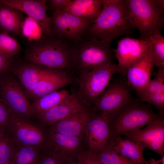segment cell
I'll return each mask as SVG.
<instances>
[{"label":"cell","instance_id":"603a6c76","mask_svg":"<svg viewBox=\"0 0 164 164\" xmlns=\"http://www.w3.org/2000/svg\"><path fill=\"white\" fill-rule=\"evenodd\" d=\"M102 9V0H69L63 10L92 22Z\"/></svg>","mask_w":164,"mask_h":164},{"label":"cell","instance_id":"e0dca14e","mask_svg":"<svg viewBox=\"0 0 164 164\" xmlns=\"http://www.w3.org/2000/svg\"><path fill=\"white\" fill-rule=\"evenodd\" d=\"M153 66L147 54L132 64L126 72L127 84L135 89L140 100L144 97L151 80Z\"/></svg>","mask_w":164,"mask_h":164},{"label":"cell","instance_id":"cb8c5ba5","mask_svg":"<svg viewBox=\"0 0 164 164\" xmlns=\"http://www.w3.org/2000/svg\"><path fill=\"white\" fill-rule=\"evenodd\" d=\"M70 94L65 90H58L34 100L31 105L35 115L41 114L59 104Z\"/></svg>","mask_w":164,"mask_h":164},{"label":"cell","instance_id":"83f0119b","mask_svg":"<svg viewBox=\"0 0 164 164\" xmlns=\"http://www.w3.org/2000/svg\"><path fill=\"white\" fill-rule=\"evenodd\" d=\"M21 48L16 39L0 31V53L8 57L14 58Z\"/></svg>","mask_w":164,"mask_h":164},{"label":"cell","instance_id":"d590c367","mask_svg":"<svg viewBox=\"0 0 164 164\" xmlns=\"http://www.w3.org/2000/svg\"><path fill=\"white\" fill-rule=\"evenodd\" d=\"M64 161L53 154L44 151L38 164H62Z\"/></svg>","mask_w":164,"mask_h":164},{"label":"cell","instance_id":"d6986e66","mask_svg":"<svg viewBox=\"0 0 164 164\" xmlns=\"http://www.w3.org/2000/svg\"><path fill=\"white\" fill-rule=\"evenodd\" d=\"M49 67L25 62H16L10 69L28 95L34 89Z\"/></svg>","mask_w":164,"mask_h":164},{"label":"cell","instance_id":"2e32d148","mask_svg":"<svg viewBox=\"0 0 164 164\" xmlns=\"http://www.w3.org/2000/svg\"><path fill=\"white\" fill-rule=\"evenodd\" d=\"M6 4L22 11L35 19L41 27L44 35L53 37L50 18L46 12L45 0H2Z\"/></svg>","mask_w":164,"mask_h":164},{"label":"cell","instance_id":"ba28073f","mask_svg":"<svg viewBox=\"0 0 164 164\" xmlns=\"http://www.w3.org/2000/svg\"><path fill=\"white\" fill-rule=\"evenodd\" d=\"M8 132L17 145L28 146L43 150L46 132L29 120L20 117L10 111Z\"/></svg>","mask_w":164,"mask_h":164},{"label":"cell","instance_id":"5b68a950","mask_svg":"<svg viewBox=\"0 0 164 164\" xmlns=\"http://www.w3.org/2000/svg\"><path fill=\"white\" fill-rule=\"evenodd\" d=\"M150 104L132 100L109 119L111 138L121 136L140 129L158 115Z\"/></svg>","mask_w":164,"mask_h":164},{"label":"cell","instance_id":"9c48e42d","mask_svg":"<svg viewBox=\"0 0 164 164\" xmlns=\"http://www.w3.org/2000/svg\"><path fill=\"white\" fill-rule=\"evenodd\" d=\"M50 17L54 36L72 44L81 38L85 30L92 22L64 10L52 13Z\"/></svg>","mask_w":164,"mask_h":164},{"label":"cell","instance_id":"6da1fadb","mask_svg":"<svg viewBox=\"0 0 164 164\" xmlns=\"http://www.w3.org/2000/svg\"><path fill=\"white\" fill-rule=\"evenodd\" d=\"M135 28L128 0H102L101 11L86 28L81 38L111 43L119 37L132 34Z\"/></svg>","mask_w":164,"mask_h":164},{"label":"cell","instance_id":"f546056e","mask_svg":"<svg viewBox=\"0 0 164 164\" xmlns=\"http://www.w3.org/2000/svg\"><path fill=\"white\" fill-rule=\"evenodd\" d=\"M9 133L0 139V164L12 159L16 147Z\"/></svg>","mask_w":164,"mask_h":164},{"label":"cell","instance_id":"1f68e13d","mask_svg":"<svg viewBox=\"0 0 164 164\" xmlns=\"http://www.w3.org/2000/svg\"><path fill=\"white\" fill-rule=\"evenodd\" d=\"M140 101L153 105L158 110L159 114L164 115V89L151 95Z\"/></svg>","mask_w":164,"mask_h":164},{"label":"cell","instance_id":"60d3db41","mask_svg":"<svg viewBox=\"0 0 164 164\" xmlns=\"http://www.w3.org/2000/svg\"><path fill=\"white\" fill-rule=\"evenodd\" d=\"M0 164H13L12 161L11 160L7 162Z\"/></svg>","mask_w":164,"mask_h":164},{"label":"cell","instance_id":"e575fe53","mask_svg":"<svg viewBox=\"0 0 164 164\" xmlns=\"http://www.w3.org/2000/svg\"><path fill=\"white\" fill-rule=\"evenodd\" d=\"M16 61L14 58H9L0 53V77L10 71Z\"/></svg>","mask_w":164,"mask_h":164},{"label":"cell","instance_id":"5bb4252c","mask_svg":"<svg viewBox=\"0 0 164 164\" xmlns=\"http://www.w3.org/2000/svg\"><path fill=\"white\" fill-rule=\"evenodd\" d=\"M81 138L49 130L46 132L43 151L53 154L64 160L75 158L80 151Z\"/></svg>","mask_w":164,"mask_h":164},{"label":"cell","instance_id":"3957f363","mask_svg":"<svg viewBox=\"0 0 164 164\" xmlns=\"http://www.w3.org/2000/svg\"><path fill=\"white\" fill-rule=\"evenodd\" d=\"M73 70L78 77L99 66L114 62L110 43L81 38L73 44Z\"/></svg>","mask_w":164,"mask_h":164},{"label":"cell","instance_id":"836d02e7","mask_svg":"<svg viewBox=\"0 0 164 164\" xmlns=\"http://www.w3.org/2000/svg\"><path fill=\"white\" fill-rule=\"evenodd\" d=\"M10 117V110L0 100V128L6 133L8 130Z\"/></svg>","mask_w":164,"mask_h":164},{"label":"cell","instance_id":"f35d334b","mask_svg":"<svg viewBox=\"0 0 164 164\" xmlns=\"http://www.w3.org/2000/svg\"><path fill=\"white\" fill-rule=\"evenodd\" d=\"M62 164H78L75 158H72L67 159L64 161Z\"/></svg>","mask_w":164,"mask_h":164},{"label":"cell","instance_id":"f1b7e54d","mask_svg":"<svg viewBox=\"0 0 164 164\" xmlns=\"http://www.w3.org/2000/svg\"><path fill=\"white\" fill-rule=\"evenodd\" d=\"M22 36L29 41L39 39L43 35L42 29L33 19L28 16L24 19L22 28Z\"/></svg>","mask_w":164,"mask_h":164},{"label":"cell","instance_id":"7a4b0ae2","mask_svg":"<svg viewBox=\"0 0 164 164\" xmlns=\"http://www.w3.org/2000/svg\"><path fill=\"white\" fill-rule=\"evenodd\" d=\"M73 44L60 38L43 36L29 41L24 55V62L73 72Z\"/></svg>","mask_w":164,"mask_h":164},{"label":"cell","instance_id":"7c38bea8","mask_svg":"<svg viewBox=\"0 0 164 164\" xmlns=\"http://www.w3.org/2000/svg\"><path fill=\"white\" fill-rule=\"evenodd\" d=\"M145 128L124 135L125 138L134 141L145 148L151 149L162 157L164 156V115L157 116Z\"/></svg>","mask_w":164,"mask_h":164},{"label":"cell","instance_id":"4316f807","mask_svg":"<svg viewBox=\"0 0 164 164\" xmlns=\"http://www.w3.org/2000/svg\"><path fill=\"white\" fill-rule=\"evenodd\" d=\"M97 154L101 164H133L120 155L109 142Z\"/></svg>","mask_w":164,"mask_h":164},{"label":"cell","instance_id":"30bf717a","mask_svg":"<svg viewBox=\"0 0 164 164\" xmlns=\"http://www.w3.org/2000/svg\"><path fill=\"white\" fill-rule=\"evenodd\" d=\"M126 84L116 83L108 86L94 101L91 109L101 112L109 119L132 100Z\"/></svg>","mask_w":164,"mask_h":164},{"label":"cell","instance_id":"8fae6325","mask_svg":"<svg viewBox=\"0 0 164 164\" xmlns=\"http://www.w3.org/2000/svg\"><path fill=\"white\" fill-rule=\"evenodd\" d=\"M89 110L84 133L89 150L97 154L111 138L109 119L100 111Z\"/></svg>","mask_w":164,"mask_h":164},{"label":"cell","instance_id":"52a82bcc","mask_svg":"<svg viewBox=\"0 0 164 164\" xmlns=\"http://www.w3.org/2000/svg\"><path fill=\"white\" fill-rule=\"evenodd\" d=\"M0 96L2 101L17 115L29 120L35 115L21 85L10 71L0 77Z\"/></svg>","mask_w":164,"mask_h":164},{"label":"cell","instance_id":"277c9868","mask_svg":"<svg viewBox=\"0 0 164 164\" xmlns=\"http://www.w3.org/2000/svg\"><path fill=\"white\" fill-rule=\"evenodd\" d=\"M128 8L139 39L147 40L161 33L164 25V1L128 0Z\"/></svg>","mask_w":164,"mask_h":164},{"label":"cell","instance_id":"ffe728a7","mask_svg":"<svg viewBox=\"0 0 164 164\" xmlns=\"http://www.w3.org/2000/svg\"><path fill=\"white\" fill-rule=\"evenodd\" d=\"M89 112V109H86L73 113L49 126V130L81 137L84 133Z\"/></svg>","mask_w":164,"mask_h":164},{"label":"cell","instance_id":"8d00e7d4","mask_svg":"<svg viewBox=\"0 0 164 164\" xmlns=\"http://www.w3.org/2000/svg\"><path fill=\"white\" fill-rule=\"evenodd\" d=\"M69 0H49L46 1L52 13L63 10Z\"/></svg>","mask_w":164,"mask_h":164},{"label":"cell","instance_id":"7402d4cb","mask_svg":"<svg viewBox=\"0 0 164 164\" xmlns=\"http://www.w3.org/2000/svg\"><path fill=\"white\" fill-rule=\"evenodd\" d=\"M114 149L133 164H148L143 152L145 148L142 145L121 136L111 138L108 141Z\"/></svg>","mask_w":164,"mask_h":164},{"label":"cell","instance_id":"4dcf8cb0","mask_svg":"<svg viewBox=\"0 0 164 164\" xmlns=\"http://www.w3.org/2000/svg\"><path fill=\"white\" fill-rule=\"evenodd\" d=\"M164 67H159L155 78L150 81L144 97L140 101L164 89Z\"/></svg>","mask_w":164,"mask_h":164},{"label":"cell","instance_id":"b9f144b4","mask_svg":"<svg viewBox=\"0 0 164 164\" xmlns=\"http://www.w3.org/2000/svg\"></svg>","mask_w":164,"mask_h":164},{"label":"cell","instance_id":"ab89813d","mask_svg":"<svg viewBox=\"0 0 164 164\" xmlns=\"http://www.w3.org/2000/svg\"><path fill=\"white\" fill-rule=\"evenodd\" d=\"M7 133L0 128V139L4 136Z\"/></svg>","mask_w":164,"mask_h":164},{"label":"cell","instance_id":"9a60e30c","mask_svg":"<svg viewBox=\"0 0 164 164\" xmlns=\"http://www.w3.org/2000/svg\"><path fill=\"white\" fill-rule=\"evenodd\" d=\"M75 79L69 71L48 68L35 88L28 95L34 101L75 82Z\"/></svg>","mask_w":164,"mask_h":164},{"label":"cell","instance_id":"d4e9b609","mask_svg":"<svg viewBox=\"0 0 164 164\" xmlns=\"http://www.w3.org/2000/svg\"><path fill=\"white\" fill-rule=\"evenodd\" d=\"M149 43L148 53L153 65L164 67V37L158 33L151 36L147 40Z\"/></svg>","mask_w":164,"mask_h":164},{"label":"cell","instance_id":"44dd1931","mask_svg":"<svg viewBox=\"0 0 164 164\" xmlns=\"http://www.w3.org/2000/svg\"><path fill=\"white\" fill-rule=\"evenodd\" d=\"M23 13L0 0V31L15 36H22Z\"/></svg>","mask_w":164,"mask_h":164},{"label":"cell","instance_id":"8992f818","mask_svg":"<svg viewBox=\"0 0 164 164\" xmlns=\"http://www.w3.org/2000/svg\"><path fill=\"white\" fill-rule=\"evenodd\" d=\"M118 72V66L114 62L96 67L76 78L77 87L74 92L85 107L91 109L95 100L108 86L112 75Z\"/></svg>","mask_w":164,"mask_h":164},{"label":"cell","instance_id":"ac0fdd59","mask_svg":"<svg viewBox=\"0 0 164 164\" xmlns=\"http://www.w3.org/2000/svg\"><path fill=\"white\" fill-rule=\"evenodd\" d=\"M87 109L74 92L60 103L37 115L43 127L49 126L73 113Z\"/></svg>","mask_w":164,"mask_h":164},{"label":"cell","instance_id":"d6a6232c","mask_svg":"<svg viewBox=\"0 0 164 164\" xmlns=\"http://www.w3.org/2000/svg\"><path fill=\"white\" fill-rule=\"evenodd\" d=\"M76 159L78 164H101L97 153L91 151H80Z\"/></svg>","mask_w":164,"mask_h":164},{"label":"cell","instance_id":"484cf974","mask_svg":"<svg viewBox=\"0 0 164 164\" xmlns=\"http://www.w3.org/2000/svg\"><path fill=\"white\" fill-rule=\"evenodd\" d=\"M11 159L13 164H38L42 153L34 148L17 145Z\"/></svg>","mask_w":164,"mask_h":164},{"label":"cell","instance_id":"74e56055","mask_svg":"<svg viewBox=\"0 0 164 164\" xmlns=\"http://www.w3.org/2000/svg\"><path fill=\"white\" fill-rule=\"evenodd\" d=\"M148 162V164H164V156L159 160H156L153 158H151Z\"/></svg>","mask_w":164,"mask_h":164},{"label":"cell","instance_id":"4fadbf2b","mask_svg":"<svg viewBox=\"0 0 164 164\" xmlns=\"http://www.w3.org/2000/svg\"><path fill=\"white\" fill-rule=\"evenodd\" d=\"M148 41L140 39L125 37L118 41L112 50L118 61L119 73L126 75L128 68L135 61L148 53Z\"/></svg>","mask_w":164,"mask_h":164}]
</instances>
